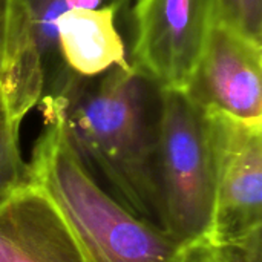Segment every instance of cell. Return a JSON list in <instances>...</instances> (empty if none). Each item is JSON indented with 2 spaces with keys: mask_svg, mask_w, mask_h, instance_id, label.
I'll list each match as a JSON object with an SVG mask.
<instances>
[{
  "mask_svg": "<svg viewBox=\"0 0 262 262\" xmlns=\"http://www.w3.org/2000/svg\"><path fill=\"white\" fill-rule=\"evenodd\" d=\"M129 64L163 91L187 92L218 20L216 0H134Z\"/></svg>",
  "mask_w": 262,
  "mask_h": 262,
  "instance_id": "obj_5",
  "label": "cell"
},
{
  "mask_svg": "<svg viewBox=\"0 0 262 262\" xmlns=\"http://www.w3.org/2000/svg\"><path fill=\"white\" fill-rule=\"evenodd\" d=\"M130 2L134 0H28V6L31 11V17L34 21V28L37 32V40L45 64V77H46L45 92L52 89V86L60 83L69 74V71L63 66L57 49V34H55L57 18L63 12L75 8H89V9L114 8L118 12H121L126 9V6Z\"/></svg>",
  "mask_w": 262,
  "mask_h": 262,
  "instance_id": "obj_10",
  "label": "cell"
},
{
  "mask_svg": "<svg viewBox=\"0 0 262 262\" xmlns=\"http://www.w3.org/2000/svg\"><path fill=\"white\" fill-rule=\"evenodd\" d=\"M18 130L0 101V204L28 184V163L21 155Z\"/></svg>",
  "mask_w": 262,
  "mask_h": 262,
  "instance_id": "obj_11",
  "label": "cell"
},
{
  "mask_svg": "<svg viewBox=\"0 0 262 262\" xmlns=\"http://www.w3.org/2000/svg\"><path fill=\"white\" fill-rule=\"evenodd\" d=\"M118 14L114 8H75L57 18V49L69 72L94 78L112 68L130 66L117 28Z\"/></svg>",
  "mask_w": 262,
  "mask_h": 262,
  "instance_id": "obj_9",
  "label": "cell"
},
{
  "mask_svg": "<svg viewBox=\"0 0 262 262\" xmlns=\"http://www.w3.org/2000/svg\"><path fill=\"white\" fill-rule=\"evenodd\" d=\"M6 12H8V0H0V66H2V52H3V40H5Z\"/></svg>",
  "mask_w": 262,
  "mask_h": 262,
  "instance_id": "obj_15",
  "label": "cell"
},
{
  "mask_svg": "<svg viewBox=\"0 0 262 262\" xmlns=\"http://www.w3.org/2000/svg\"><path fill=\"white\" fill-rule=\"evenodd\" d=\"M213 155V212L207 243L243 244L262 229V123L204 111Z\"/></svg>",
  "mask_w": 262,
  "mask_h": 262,
  "instance_id": "obj_4",
  "label": "cell"
},
{
  "mask_svg": "<svg viewBox=\"0 0 262 262\" xmlns=\"http://www.w3.org/2000/svg\"><path fill=\"white\" fill-rule=\"evenodd\" d=\"M45 86V64L28 0H8L0 66V101L17 127L28 112L38 106Z\"/></svg>",
  "mask_w": 262,
  "mask_h": 262,
  "instance_id": "obj_8",
  "label": "cell"
},
{
  "mask_svg": "<svg viewBox=\"0 0 262 262\" xmlns=\"http://www.w3.org/2000/svg\"><path fill=\"white\" fill-rule=\"evenodd\" d=\"M161 229L184 247L207 239L213 155L206 112L186 92L163 91L157 137Z\"/></svg>",
  "mask_w": 262,
  "mask_h": 262,
  "instance_id": "obj_3",
  "label": "cell"
},
{
  "mask_svg": "<svg viewBox=\"0 0 262 262\" xmlns=\"http://www.w3.org/2000/svg\"><path fill=\"white\" fill-rule=\"evenodd\" d=\"M181 262H220L216 249H213L207 239L186 247Z\"/></svg>",
  "mask_w": 262,
  "mask_h": 262,
  "instance_id": "obj_14",
  "label": "cell"
},
{
  "mask_svg": "<svg viewBox=\"0 0 262 262\" xmlns=\"http://www.w3.org/2000/svg\"><path fill=\"white\" fill-rule=\"evenodd\" d=\"M0 262H84L55 207L29 183L0 204Z\"/></svg>",
  "mask_w": 262,
  "mask_h": 262,
  "instance_id": "obj_7",
  "label": "cell"
},
{
  "mask_svg": "<svg viewBox=\"0 0 262 262\" xmlns=\"http://www.w3.org/2000/svg\"><path fill=\"white\" fill-rule=\"evenodd\" d=\"M186 94L204 111L262 123V43L216 20Z\"/></svg>",
  "mask_w": 262,
  "mask_h": 262,
  "instance_id": "obj_6",
  "label": "cell"
},
{
  "mask_svg": "<svg viewBox=\"0 0 262 262\" xmlns=\"http://www.w3.org/2000/svg\"><path fill=\"white\" fill-rule=\"evenodd\" d=\"M43 129L28 163V183L55 207L84 262H181L186 247L140 220L86 169L75 152L58 95L38 103Z\"/></svg>",
  "mask_w": 262,
  "mask_h": 262,
  "instance_id": "obj_2",
  "label": "cell"
},
{
  "mask_svg": "<svg viewBox=\"0 0 262 262\" xmlns=\"http://www.w3.org/2000/svg\"><path fill=\"white\" fill-rule=\"evenodd\" d=\"M216 253L220 262H261V233L243 244L227 249H216Z\"/></svg>",
  "mask_w": 262,
  "mask_h": 262,
  "instance_id": "obj_13",
  "label": "cell"
},
{
  "mask_svg": "<svg viewBox=\"0 0 262 262\" xmlns=\"http://www.w3.org/2000/svg\"><path fill=\"white\" fill-rule=\"evenodd\" d=\"M218 21L262 43V0H216Z\"/></svg>",
  "mask_w": 262,
  "mask_h": 262,
  "instance_id": "obj_12",
  "label": "cell"
},
{
  "mask_svg": "<svg viewBox=\"0 0 262 262\" xmlns=\"http://www.w3.org/2000/svg\"><path fill=\"white\" fill-rule=\"evenodd\" d=\"M46 94L60 97L71 143L100 186L161 229L157 137L163 89L127 66L94 78L71 72Z\"/></svg>",
  "mask_w": 262,
  "mask_h": 262,
  "instance_id": "obj_1",
  "label": "cell"
}]
</instances>
